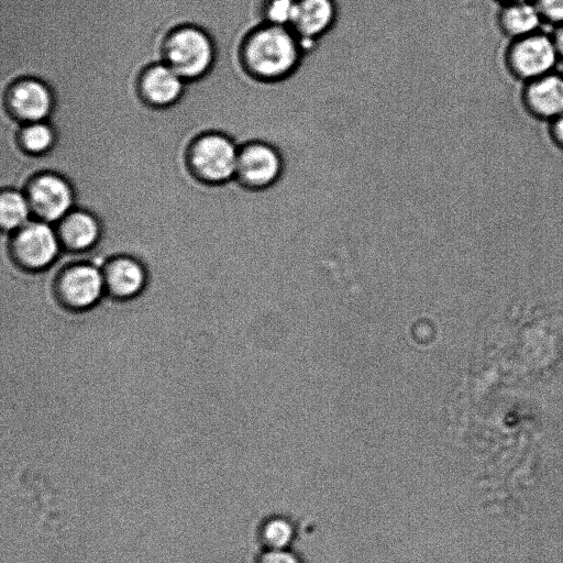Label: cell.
I'll use <instances>...</instances> for the list:
<instances>
[{
	"label": "cell",
	"instance_id": "cell-22",
	"mask_svg": "<svg viewBox=\"0 0 563 563\" xmlns=\"http://www.w3.org/2000/svg\"><path fill=\"white\" fill-rule=\"evenodd\" d=\"M550 34L559 57L560 64H563V24L550 29Z\"/></svg>",
	"mask_w": 563,
	"mask_h": 563
},
{
	"label": "cell",
	"instance_id": "cell-10",
	"mask_svg": "<svg viewBox=\"0 0 563 563\" xmlns=\"http://www.w3.org/2000/svg\"><path fill=\"white\" fill-rule=\"evenodd\" d=\"M520 103L532 119L549 123L563 112V73L558 69L521 84Z\"/></svg>",
	"mask_w": 563,
	"mask_h": 563
},
{
	"label": "cell",
	"instance_id": "cell-3",
	"mask_svg": "<svg viewBox=\"0 0 563 563\" xmlns=\"http://www.w3.org/2000/svg\"><path fill=\"white\" fill-rule=\"evenodd\" d=\"M504 65L510 77L521 84L556 70L560 62L550 32L543 29L508 41Z\"/></svg>",
	"mask_w": 563,
	"mask_h": 563
},
{
	"label": "cell",
	"instance_id": "cell-1",
	"mask_svg": "<svg viewBox=\"0 0 563 563\" xmlns=\"http://www.w3.org/2000/svg\"><path fill=\"white\" fill-rule=\"evenodd\" d=\"M308 52L289 26L260 21L240 37L235 59L245 78L276 85L297 74Z\"/></svg>",
	"mask_w": 563,
	"mask_h": 563
},
{
	"label": "cell",
	"instance_id": "cell-18",
	"mask_svg": "<svg viewBox=\"0 0 563 563\" xmlns=\"http://www.w3.org/2000/svg\"><path fill=\"white\" fill-rule=\"evenodd\" d=\"M294 0H263L260 8L261 21L288 26Z\"/></svg>",
	"mask_w": 563,
	"mask_h": 563
},
{
	"label": "cell",
	"instance_id": "cell-8",
	"mask_svg": "<svg viewBox=\"0 0 563 563\" xmlns=\"http://www.w3.org/2000/svg\"><path fill=\"white\" fill-rule=\"evenodd\" d=\"M338 19L336 0H294L288 26L310 51L333 31Z\"/></svg>",
	"mask_w": 563,
	"mask_h": 563
},
{
	"label": "cell",
	"instance_id": "cell-17",
	"mask_svg": "<svg viewBox=\"0 0 563 563\" xmlns=\"http://www.w3.org/2000/svg\"><path fill=\"white\" fill-rule=\"evenodd\" d=\"M32 213L23 191L2 190L0 196V223L5 231H16L29 222Z\"/></svg>",
	"mask_w": 563,
	"mask_h": 563
},
{
	"label": "cell",
	"instance_id": "cell-13",
	"mask_svg": "<svg viewBox=\"0 0 563 563\" xmlns=\"http://www.w3.org/2000/svg\"><path fill=\"white\" fill-rule=\"evenodd\" d=\"M496 24L508 41L533 34L545 26L533 1L499 5Z\"/></svg>",
	"mask_w": 563,
	"mask_h": 563
},
{
	"label": "cell",
	"instance_id": "cell-14",
	"mask_svg": "<svg viewBox=\"0 0 563 563\" xmlns=\"http://www.w3.org/2000/svg\"><path fill=\"white\" fill-rule=\"evenodd\" d=\"M100 227L97 217L81 209L71 210L59 221L57 235L67 249L84 251L91 247L98 240Z\"/></svg>",
	"mask_w": 563,
	"mask_h": 563
},
{
	"label": "cell",
	"instance_id": "cell-21",
	"mask_svg": "<svg viewBox=\"0 0 563 563\" xmlns=\"http://www.w3.org/2000/svg\"><path fill=\"white\" fill-rule=\"evenodd\" d=\"M547 124L551 143L563 152V112Z\"/></svg>",
	"mask_w": 563,
	"mask_h": 563
},
{
	"label": "cell",
	"instance_id": "cell-6",
	"mask_svg": "<svg viewBox=\"0 0 563 563\" xmlns=\"http://www.w3.org/2000/svg\"><path fill=\"white\" fill-rule=\"evenodd\" d=\"M1 92V117L22 124L46 121L54 108L49 88L41 80L27 78Z\"/></svg>",
	"mask_w": 563,
	"mask_h": 563
},
{
	"label": "cell",
	"instance_id": "cell-4",
	"mask_svg": "<svg viewBox=\"0 0 563 563\" xmlns=\"http://www.w3.org/2000/svg\"><path fill=\"white\" fill-rule=\"evenodd\" d=\"M214 45L210 36L195 26L175 30L164 45V63L185 80L196 79L211 68Z\"/></svg>",
	"mask_w": 563,
	"mask_h": 563
},
{
	"label": "cell",
	"instance_id": "cell-16",
	"mask_svg": "<svg viewBox=\"0 0 563 563\" xmlns=\"http://www.w3.org/2000/svg\"><path fill=\"white\" fill-rule=\"evenodd\" d=\"M298 528L292 518L284 514H272L262 519L257 528L261 549H292Z\"/></svg>",
	"mask_w": 563,
	"mask_h": 563
},
{
	"label": "cell",
	"instance_id": "cell-7",
	"mask_svg": "<svg viewBox=\"0 0 563 563\" xmlns=\"http://www.w3.org/2000/svg\"><path fill=\"white\" fill-rule=\"evenodd\" d=\"M25 195L32 213L48 223L60 221L75 206L70 184L62 176L52 173L36 176L29 184Z\"/></svg>",
	"mask_w": 563,
	"mask_h": 563
},
{
	"label": "cell",
	"instance_id": "cell-20",
	"mask_svg": "<svg viewBox=\"0 0 563 563\" xmlns=\"http://www.w3.org/2000/svg\"><path fill=\"white\" fill-rule=\"evenodd\" d=\"M254 563H305V561L294 548L284 550L261 549Z\"/></svg>",
	"mask_w": 563,
	"mask_h": 563
},
{
	"label": "cell",
	"instance_id": "cell-11",
	"mask_svg": "<svg viewBox=\"0 0 563 563\" xmlns=\"http://www.w3.org/2000/svg\"><path fill=\"white\" fill-rule=\"evenodd\" d=\"M103 288L102 273L86 264L65 269L57 282V292L62 301L77 309L93 305Z\"/></svg>",
	"mask_w": 563,
	"mask_h": 563
},
{
	"label": "cell",
	"instance_id": "cell-15",
	"mask_svg": "<svg viewBox=\"0 0 563 563\" xmlns=\"http://www.w3.org/2000/svg\"><path fill=\"white\" fill-rule=\"evenodd\" d=\"M102 276L104 288L112 296L120 298L136 295L145 282L142 266L136 261L126 257L111 261Z\"/></svg>",
	"mask_w": 563,
	"mask_h": 563
},
{
	"label": "cell",
	"instance_id": "cell-2",
	"mask_svg": "<svg viewBox=\"0 0 563 563\" xmlns=\"http://www.w3.org/2000/svg\"><path fill=\"white\" fill-rule=\"evenodd\" d=\"M286 170L282 150L264 139H249L240 144L233 183L247 192H264L275 187Z\"/></svg>",
	"mask_w": 563,
	"mask_h": 563
},
{
	"label": "cell",
	"instance_id": "cell-12",
	"mask_svg": "<svg viewBox=\"0 0 563 563\" xmlns=\"http://www.w3.org/2000/svg\"><path fill=\"white\" fill-rule=\"evenodd\" d=\"M186 80L166 63L148 67L140 79V92L150 104L167 107L183 95Z\"/></svg>",
	"mask_w": 563,
	"mask_h": 563
},
{
	"label": "cell",
	"instance_id": "cell-9",
	"mask_svg": "<svg viewBox=\"0 0 563 563\" xmlns=\"http://www.w3.org/2000/svg\"><path fill=\"white\" fill-rule=\"evenodd\" d=\"M59 239L48 222L29 221L16 230L11 251L20 265L27 269H41L53 262L58 252Z\"/></svg>",
	"mask_w": 563,
	"mask_h": 563
},
{
	"label": "cell",
	"instance_id": "cell-19",
	"mask_svg": "<svg viewBox=\"0 0 563 563\" xmlns=\"http://www.w3.org/2000/svg\"><path fill=\"white\" fill-rule=\"evenodd\" d=\"M549 29L563 24V0H532Z\"/></svg>",
	"mask_w": 563,
	"mask_h": 563
},
{
	"label": "cell",
	"instance_id": "cell-5",
	"mask_svg": "<svg viewBox=\"0 0 563 563\" xmlns=\"http://www.w3.org/2000/svg\"><path fill=\"white\" fill-rule=\"evenodd\" d=\"M240 145L220 133L205 134L190 146L188 162L192 173L203 181L224 184L235 178Z\"/></svg>",
	"mask_w": 563,
	"mask_h": 563
},
{
	"label": "cell",
	"instance_id": "cell-23",
	"mask_svg": "<svg viewBox=\"0 0 563 563\" xmlns=\"http://www.w3.org/2000/svg\"><path fill=\"white\" fill-rule=\"evenodd\" d=\"M498 5H505L510 3H518V2H526V1H532V0H494Z\"/></svg>",
	"mask_w": 563,
	"mask_h": 563
}]
</instances>
